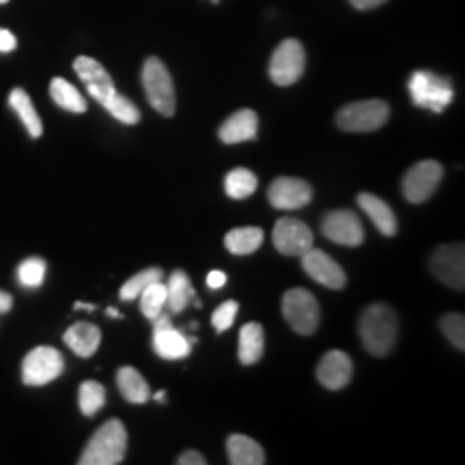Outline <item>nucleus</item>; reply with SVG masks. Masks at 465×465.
<instances>
[{
    "mask_svg": "<svg viewBox=\"0 0 465 465\" xmlns=\"http://www.w3.org/2000/svg\"><path fill=\"white\" fill-rule=\"evenodd\" d=\"M397 336L399 317L388 304H371L360 317V339L371 356H388L397 342Z\"/></svg>",
    "mask_w": 465,
    "mask_h": 465,
    "instance_id": "f257e3e1",
    "label": "nucleus"
},
{
    "mask_svg": "<svg viewBox=\"0 0 465 465\" xmlns=\"http://www.w3.org/2000/svg\"><path fill=\"white\" fill-rule=\"evenodd\" d=\"M127 431L119 418L104 422L80 455V465H116L125 459Z\"/></svg>",
    "mask_w": 465,
    "mask_h": 465,
    "instance_id": "f03ea898",
    "label": "nucleus"
},
{
    "mask_svg": "<svg viewBox=\"0 0 465 465\" xmlns=\"http://www.w3.org/2000/svg\"><path fill=\"white\" fill-rule=\"evenodd\" d=\"M407 89L418 108H427L431 113H444L455 97L450 80L433 72H414L407 83Z\"/></svg>",
    "mask_w": 465,
    "mask_h": 465,
    "instance_id": "7ed1b4c3",
    "label": "nucleus"
},
{
    "mask_svg": "<svg viewBox=\"0 0 465 465\" xmlns=\"http://www.w3.org/2000/svg\"><path fill=\"white\" fill-rule=\"evenodd\" d=\"M143 86L147 100L155 113L162 116H173L177 108V95H174V83L171 72L158 56H149L143 65Z\"/></svg>",
    "mask_w": 465,
    "mask_h": 465,
    "instance_id": "20e7f679",
    "label": "nucleus"
},
{
    "mask_svg": "<svg viewBox=\"0 0 465 465\" xmlns=\"http://www.w3.org/2000/svg\"><path fill=\"white\" fill-rule=\"evenodd\" d=\"M391 106L383 100H366L347 104L336 114V125L342 132H375L388 124Z\"/></svg>",
    "mask_w": 465,
    "mask_h": 465,
    "instance_id": "39448f33",
    "label": "nucleus"
},
{
    "mask_svg": "<svg viewBox=\"0 0 465 465\" xmlns=\"http://www.w3.org/2000/svg\"><path fill=\"white\" fill-rule=\"evenodd\" d=\"M282 315L293 332L311 336L319 328L322 311H319V302L311 291L289 289L282 295Z\"/></svg>",
    "mask_w": 465,
    "mask_h": 465,
    "instance_id": "423d86ee",
    "label": "nucleus"
},
{
    "mask_svg": "<svg viewBox=\"0 0 465 465\" xmlns=\"http://www.w3.org/2000/svg\"><path fill=\"white\" fill-rule=\"evenodd\" d=\"M306 52L298 39H284L272 54L270 78L278 86H291L304 75Z\"/></svg>",
    "mask_w": 465,
    "mask_h": 465,
    "instance_id": "0eeeda50",
    "label": "nucleus"
},
{
    "mask_svg": "<svg viewBox=\"0 0 465 465\" xmlns=\"http://www.w3.org/2000/svg\"><path fill=\"white\" fill-rule=\"evenodd\" d=\"M441 177H444V168H441L440 162L422 160L403 174L401 190H403V196L407 201L418 205V203L431 199L435 190H438Z\"/></svg>",
    "mask_w": 465,
    "mask_h": 465,
    "instance_id": "6e6552de",
    "label": "nucleus"
},
{
    "mask_svg": "<svg viewBox=\"0 0 465 465\" xmlns=\"http://www.w3.org/2000/svg\"><path fill=\"white\" fill-rule=\"evenodd\" d=\"M65 369V360L54 347H35L22 362V381L26 386H45Z\"/></svg>",
    "mask_w": 465,
    "mask_h": 465,
    "instance_id": "1a4fd4ad",
    "label": "nucleus"
},
{
    "mask_svg": "<svg viewBox=\"0 0 465 465\" xmlns=\"http://www.w3.org/2000/svg\"><path fill=\"white\" fill-rule=\"evenodd\" d=\"M433 276L446 287L463 291L465 289V246L463 243H450L440 246L429 261Z\"/></svg>",
    "mask_w": 465,
    "mask_h": 465,
    "instance_id": "9d476101",
    "label": "nucleus"
},
{
    "mask_svg": "<svg viewBox=\"0 0 465 465\" xmlns=\"http://www.w3.org/2000/svg\"><path fill=\"white\" fill-rule=\"evenodd\" d=\"M312 231L311 226L298 218H281L272 232V242L281 254L287 257H302L308 248H312Z\"/></svg>",
    "mask_w": 465,
    "mask_h": 465,
    "instance_id": "9b49d317",
    "label": "nucleus"
},
{
    "mask_svg": "<svg viewBox=\"0 0 465 465\" xmlns=\"http://www.w3.org/2000/svg\"><path fill=\"white\" fill-rule=\"evenodd\" d=\"M74 72L78 74L80 80H83L93 100L102 104V106H106V104L116 95L113 78H110L106 67H104L100 61H95V58L78 56L74 61Z\"/></svg>",
    "mask_w": 465,
    "mask_h": 465,
    "instance_id": "f8f14e48",
    "label": "nucleus"
},
{
    "mask_svg": "<svg viewBox=\"0 0 465 465\" xmlns=\"http://www.w3.org/2000/svg\"><path fill=\"white\" fill-rule=\"evenodd\" d=\"M153 322V349L160 358L164 360H182L188 358L192 351V341L188 336L174 330L171 317L160 312Z\"/></svg>",
    "mask_w": 465,
    "mask_h": 465,
    "instance_id": "ddd939ff",
    "label": "nucleus"
},
{
    "mask_svg": "<svg viewBox=\"0 0 465 465\" xmlns=\"http://www.w3.org/2000/svg\"><path fill=\"white\" fill-rule=\"evenodd\" d=\"M300 259H302V270H304L315 282L323 284V287L328 289H345L347 284L345 272H342V267L336 263L328 252H323V250H317V248H308Z\"/></svg>",
    "mask_w": 465,
    "mask_h": 465,
    "instance_id": "4468645a",
    "label": "nucleus"
},
{
    "mask_svg": "<svg viewBox=\"0 0 465 465\" xmlns=\"http://www.w3.org/2000/svg\"><path fill=\"white\" fill-rule=\"evenodd\" d=\"M323 235L330 242L341 243V246L353 248L364 242V226L360 218L349 209H339V212H330L322 223Z\"/></svg>",
    "mask_w": 465,
    "mask_h": 465,
    "instance_id": "2eb2a0df",
    "label": "nucleus"
},
{
    "mask_svg": "<svg viewBox=\"0 0 465 465\" xmlns=\"http://www.w3.org/2000/svg\"><path fill=\"white\" fill-rule=\"evenodd\" d=\"M267 199H270L272 207L282 209V212H295V209L306 207L312 201V188L304 179L278 177L267 190Z\"/></svg>",
    "mask_w": 465,
    "mask_h": 465,
    "instance_id": "dca6fc26",
    "label": "nucleus"
},
{
    "mask_svg": "<svg viewBox=\"0 0 465 465\" xmlns=\"http://www.w3.org/2000/svg\"><path fill=\"white\" fill-rule=\"evenodd\" d=\"M353 375V362L341 349H332L317 364V380L328 391H342Z\"/></svg>",
    "mask_w": 465,
    "mask_h": 465,
    "instance_id": "f3484780",
    "label": "nucleus"
},
{
    "mask_svg": "<svg viewBox=\"0 0 465 465\" xmlns=\"http://www.w3.org/2000/svg\"><path fill=\"white\" fill-rule=\"evenodd\" d=\"M257 130H259V116L254 110L243 108L232 113L229 119L220 125L218 136L224 144H240V143H248L257 138Z\"/></svg>",
    "mask_w": 465,
    "mask_h": 465,
    "instance_id": "a211bd4d",
    "label": "nucleus"
},
{
    "mask_svg": "<svg viewBox=\"0 0 465 465\" xmlns=\"http://www.w3.org/2000/svg\"><path fill=\"white\" fill-rule=\"evenodd\" d=\"M358 207L371 218V223L380 229L381 235L386 237L397 235V229H399L397 216H394L392 207L388 205V203H383L380 196L362 192V194H358Z\"/></svg>",
    "mask_w": 465,
    "mask_h": 465,
    "instance_id": "6ab92c4d",
    "label": "nucleus"
},
{
    "mask_svg": "<svg viewBox=\"0 0 465 465\" xmlns=\"http://www.w3.org/2000/svg\"><path fill=\"white\" fill-rule=\"evenodd\" d=\"M63 341H65V345L72 349L74 353H78L80 358H91L102 342V330L93 323L80 322L74 323L72 328L67 330Z\"/></svg>",
    "mask_w": 465,
    "mask_h": 465,
    "instance_id": "aec40b11",
    "label": "nucleus"
},
{
    "mask_svg": "<svg viewBox=\"0 0 465 465\" xmlns=\"http://www.w3.org/2000/svg\"><path fill=\"white\" fill-rule=\"evenodd\" d=\"M190 302H194L196 306H201V302L196 300V293H194V287H192L190 276L182 270L173 272L171 278H168V282H166L168 311H171L173 315H179V312H183L185 308H188Z\"/></svg>",
    "mask_w": 465,
    "mask_h": 465,
    "instance_id": "412c9836",
    "label": "nucleus"
},
{
    "mask_svg": "<svg viewBox=\"0 0 465 465\" xmlns=\"http://www.w3.org/2000/svg\"><path fill=\"white\" fill-rule=\"evenodd\" d=\"M226 452H229V461L232 465H263L265 450L261 449L259 441H254L248 435H231L226 440Z\"/></svg>",
    "mask_w": 465,
    "mask_h": 465,
    "instance_id": "4be33fe9",
    "label": "nucleus"
},
{
    "mask_svg": "<svg viewBox=\"0 0 465 465\" xmlns=\"http://www.w3.org/2000/svg\"><path fill=\"white\" fill-rule=\"evenodd\" d=\"M116 386H119L121 397L130 401L134 405H143L151 399L147 380H144L134 366H124V369H119V373H116Z\"/></svg>",
    "mask_w": 465,
    "mask_h": 465,
    "instance_id": "5701e85b",
    "label": "nucleus"
},
{
    "mask_svg": "<svg viewBox=\"0 0 465 465\" xmlns=\"http://www.w3.org/2000/svg\"><path fill=\"white\" fill-rule=\"evenodd\" d=\"M265 351V332L261 323H246L240 330V362L257 364Z\"/></svg>",
    "mask_w": 465,
    "mask_h": 465,
    "instance_id": "b1692460",
    "label": "nucleus"
},
{
    "mask_svg": "<svg viewBox=\"0 0 465 465\" xmlns=\"http://www.w3.org/2000/svg\"><path fill=\"white\" fill-rule=\"evenodd\" d=\"M9 106L15 110V114L20 116V121L25 124L28 136L39 138L44 134V124L39 119V113L35 110L31 95L25 89H14L9 95Z\"/></svg>",
    "mask_w": 465,
    "mask_h": 465,
    "instance_id": "393cba45",
    "label": "nucleus"
},
{
    "mask_svg": "<svg viewBox=\"0 0 465 465\" xmlns=\"http://www.w3.org/2000/svg\"><path fill=\"white\" fill-rule=\"evenodd\" d=\"M50 97L56 106L74 114L86 113V100L84 95L72 83H67L65 78H52L50 83Z\"/></svg>",
    "mask_w": 465,
    "mask_h": 465,
    "instance_id": "a878e982",
    "label": "nucleus"
},
{
    "mask_svg": "<svg viewBox=\"0 0 465 465\" xmlns=\"http://www.w3.org/2000/svg\"><path fill=\"white\" fill-rule=\"evenodd\" d=\"M263 243V231L259 226H242L226 232L224 246L231 254H252Z\"/></svg>",
    "mask_w": 465,
    "mask_h": 465,
    "instance_id": "bb28decb",
    "label": "nucleus"
},
{
    "mask_svg": "<svg viewBox=\"0 0 465 465\" xmlns=\"http://www.w3.org/2000/svg\"><path fill=\"white\" fill-rule=\"evenodd\" d=\"M257 185H259L257 174H254L252 171H248V168H235V171H231L224 179L226 196H229V199H235V201H242V199H248V196H252L254 192H257Z\"/></svg>",
    "mask_w": 465,
    "mask_h": 465,
    "instance_id": "cd10ccee",
    "label": "nucleus"
},
{
    "mask_svg": "<svg viewBox=\"0 0 465 465\" xmlns=\"http://www.w3.org/2000/svg\"><path fill=\"white\" fill-rule=\"evenodd\" d=\"M162 278H164V274H162L160 267H147V270L138 272L136 276H132L130 281H125V284L119 291V298L124 302L136 300L151 282H158Z\"/></svg>",
    "mask_w": 465,
    "mask_h": 465,
    "instance_id": "c85d7f7f",
    "label": "nucleus"
},
{
    "mask_svg": "<svg viewBox=\"0 0 465 465\" xmlns=\"http://www.w3.org/2000/svg\"><path fill=\"white\" fill-rule=\"evenodd\" d=\"M78 403L80 411H83L84 416H95L104 407V403H106V388H104L100 381H84L83 386H80Z\"/></svg>",
    "mask_w": 465,
    "mask_h": 465,
    "instance_id": "c756f323",
    "label": "nucleus"
},
{
    "mask_svg": "<svg viewBox=\"0 0 465 465\" xmlns=\"http://www.w3.org/2000/svg\"><path fill=\"white\" fill-rule=\"evenodd\" d=\"M141 312L147 319H155L160 312H164L166 306V284L158 281V282H151L147 289L143 291L141 295Z\"/></svg>",
    "mask_w": 465,
    "mask_h": 465,
    "instance_id": "7c9ffc66",
    "label": "nucleus"
},
{
    "mask_svg": "<svg viewBox=\"0 0 465 465\" xmlns=\"http://www.w3.org/2000/svg\"><path fill=\"white\" fill-rule=\"evenodd\" d=\"M104 108H106V113L113 114L116 121H121V124L125 125H136L138 121H141V110H138L136 104L127 100L125 95H119V93H116Z\"/></svg>",
    "mask_w": 465,
    "mask_h": 465,
    "instance_id": "2f4dec72",
    "label": "nucleus"
},
{
    "mask_svg": "<svg viewBox=\"0 0 465 465\" xmlns=\"http://www.w3.org/2000/svg\"><path fill=\"white\" fill-rule=\"evenodd\" d=\"M440 328L444 332L446 339L450 341L452 347H457L459 351L465 349V317L461 312H449L440 319Z\"/></svg>",
    "mask_w": 465,
    "mask_h": 465,
    "instance_id": "473e14b6",
    "label": "nucleus"
},
{
    "mask_svg": "<svg viewBox=\"0 0 465 465\" xmlns=\"http://www.w3.org/2000/svg\"><path fill=\"white\" fill-rule=\"evenodd\" d=\"M17 278L25 287H39L45 278V261L39 257H31L26 261H22L20 267H17Z\"/></svg>",
    "mask_w": 465,
    "mask_h": 465,
    "instance_id": "72a5a7b5",
    "label": "nucleus"
},
{
    "mask_svg": "<svg viewBox=\"0 0 465 465\" xmlns=\"http://www.w3.org/2000/svg\"><path fill=\"white\" fill-rule=\"evenodd\" d=\"M237 311H240V304L235 300H226L220 304L212 315V325L216 328V332H226L232 323H235Z\"/></svg>",
    "mask_w": 465,
    "mask_h": 465,
    "instance_id": "f704fd0d",
    "label": "nucleus"
},
{
    "mask_svg": "<svg viewBox=\"0 0 465 465\" xmlns=\"http://www.w3.org/2000/svg\"><path fill=\"white\" fill-rule=\"evenodd\" d=\"M177 463L179 465H205L207 459L196 450H185V452H182V455H179Z\"/></svg>",
    "mask_w": 465,
    "mask_h": 465,
    "instance_id": "c9c22d12",
    "label": "nucleus"
},
{
    "mask_svg": "<svg viewBox=\"0 0 465 465\" xmlns=\"http://www.w3.org/2000/svg\"><path fill=\"white\" fill-rule=\"evenodd\" d=\"M15 45H17L15 35L5 31V28H0V52H14Z\"/></svg>",
    "mask_w": 465,
    "mask_h": 465,
    "instance_id": "e433bc0d",
    "label": "nucleus"
},
{
    "mask_svg": "<svg viewBox=\"0 0 465 465\" xmlns=\"http://www.w3.org/2000/svg\"><path fill=\"white\" fill-rule=\"evenodd\" d=\"M224 284H226V274H224V272H220V270L209 272V276H207V287L209 289H223Z\"/></svg>",
    "mask_w": 465,
    "mask_h": 465,
    "instance_id": "4c0bfd02",
    "label": "nucleus"
},
{
    "mask_svg": "<svg viewBox=\"0 0 465 465\" xmlns=\"http://www.w3.org/2000/svg\"><path fill=\"white\" fill-rule=\"evenodd\" d=\"M349 3H351L353 7L360 9V11H369V9L381 7V5L388 3V0H349Z\"/></svg>",
    "mask_w": 465,
    "mask_h": 465,
    "instance_id": "58836bf2",
    "label": "nucleus"
},
{
    "mask_svg": "<svg viewBox=\"0 0 465 465\" xmlns=\"http://www.w3.org/2000/svg\"><path fill=\"white\" fill-rule=\"evenodd\" d=\"M11 308H14V298L9 293H5V291H0V315L9 312Z\"/></svg>",
    "mask_w": 465,
    "mask_h": 465,
    "instance_id": "ea45409f",
    "label": "nucleus"
},
{
    "mask_svg": "<svg viewBox=\"0 0 465 465\" xmlns=\"http://www.w3.org/2000/svg\"><path fill=\"white\" fill-rule=\"evenodd\" d=\"M95 311V306L93 304H84V302H75V311Z\"/></svg>",
    "mask_w": 465,
    "mask_h": 465,
    "instance_id": "a19ab883",
    "label": "nucleus"
},
{
    "mask_svg": "<svg viewBox=\"0 0 465 465\" xmlns=\"http://www.w3.org/2000/svg\"><path fill=\"white\" fill-rule=\"evenodd\" d=\"M106 315H108V317H114V319H121V312L116 311V308H108Z\"/></svg>",
    "mask_w": 465,
    "mask_h": 465,
    "instance_id": "79ce46f5",
    "label": "nucleus"
},
{
    "mask_svg": "<svg viewBox=\"0 0 465 465\" xmlns=\"http://www.w3.org/2000/svg\"><path fill=\"white\" fill-rule=\"evenodd\" d=\"M155 401H166V392H155Z\"/></svg>",
    "mask_w": 465,
    "mask_h": 465,
    "instance_id": "37998d69",
    "label": "nucleus"
},
{
    "mask_svg": "<svg viewBox=\"0 0 465 465\" xmlns=\"http://www.w3.org/2000/svg\"><path fill=\"white\" fill-rule=\"evenodd\" d=\"M5 3H9V0H0V5H5Z\"/></svg>",
    "mask_w": 465,
    "mask_h": 465,
    "instance_id": "c03bdc74",
    "label": "nucleus"
},
{
    "mask_svg": "<svg viewBox=\"0 0 465 465\" xmlns=\"http://www.w3.org/2000/svg\"><path fill=\"white\" fill-rule=\"evenodd\" d=\"M212 3H220V0H212Z\"/></svg>",
    "mask_w": 465,
    "mask_h": 465,
    "instance_id": "a18cd8bd",
    "label": "nucleus"
}]
</instances>
